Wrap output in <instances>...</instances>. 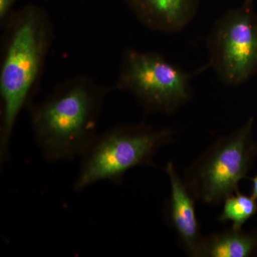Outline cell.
<instances>
[{
  "instance_id": "obj_1",
  "label": "cell",
  "mask_w": 257,
  "mask_h": 257,
  "mask_svg": "<svg viewBox=\"0 0 257 257\" xmlns=\"http://www.w3.org/2000/svg\"><path fill=\"white\" fill-rule=\"evenodd\" d=\"M0 64V162L10 158L12 136L19 115L32 104L53 41L52 22L43 8L28 5L4 22Z\"/></svg>"
},
{
  "instance_id": "obj_2",
  "label": "cell",
  "mask_w": 257,
  "mask_h": 257,
  "mask_svg": "<svg viewBox=\"0 0 257 257\" xmlns=\"http://www.w3.org/2000/svg\"><path fill=\"white\" fill-rule=\"evenodd\" d=\"M109 88L86 76L60 83L38 104H31L35 141L47 162L80 158L97 135Z\"/></svg>"
},
{
  "instance_id": "obj_3",
  "label": "cell",
  "mask_w": 257,
  "mask_h": 257,
  "mask_svg": "<svg viewBox=\"0 0 257 257\" xmlns=\"http://www.w3.org/2000/svg\"><path fill=\"white\" fill-rule=\"evenodd\" d=\"M172 141L171 128H155L146 123L116 125L97 134L80 157L73 189L80 192L102 181L120 184L128 170L155 166L157 152Z\"/></svg>"
},
{
  "instance_id": "obj_4",
  "label": "cell",
  "mask_w": 257,
  "mask_h": 257,
  "mask_svg": "<svg viewBox=\"0 0 257 257\" xmlns=\"http://www.w3.org/2000/svg\"><path fill=\"white\" fill-rule=\"evenodd\" d=\"M252 119L218 139L186 170L184 181L196 200L218 204L239 191L257 152Z\"/></svg>"
},
{
  "instance_id": "obj_5",
  "label": "cell",
  "mask_w": 257,
  "mask_h": 257,
  "mask_svg": "<svg viewBox=\"0 0 257 257\" xmlns=\"http://www.w3.org/2000/svg\"><path fill=\"white\" fill-rule=\"evenodd\" d=\"M192 77L157 52L127 49L116 88L133 94L147 111L170 114L192 98Z\"/></svg>"
},
{
  "instance_id": "obj_6",
  "label": "cell",
  "mask_w": 257,
  "mask_h": 257,
  "mask_svg": "<svg viewBox=\"0 0 257 257\" xmlns=\"http://www.w3.org/2000/svg\"><path fill=\"white\" fill-rule=\"evenodd\" d=\"M251 2L224 13L208 37L209 66L228 85L242 84L257 72V16Z\"/></svg>"
},
{
  "instance_id": "obj_7",
  "label": "cell",
  "mask_w": 257,
  "mask_h": 257,
  "mask_svg": "<svg viewBox=\"0 0 257 257\" xmlns=\"http://www.w3.org/2000/svg\"><path fill=\"white\" fill-rule=\"evenodd\" d=\"M166 173L170 182V194L165 203L166 221L177 232L181 244L192 256L199 257L204 237L196 214L195 198L184 179H181L173 162H168Z\"/></svg>"
},
{
  "instance_id": "obj_8",
  "label": "cell",
  "mask_w": 257,
  "mask_h": 257,
  "mask_svg": "<svg viewBox=\"0 0 257 257\" xmlns=\"http://www.w3.org/2000/svg\"><path fill=\"white\" fill-rule=\"evenodd\" d=\"M200 0H126L143 25L162 33L183 30L195 17Z\"/></svg>"
},
{
  "instance_id": "obj_9",
  "label": "cell",
  "mask_w": 257,
  "mask_h": 257,
  "mask_svg": "<svg viewBox=\"0 0 257 257\" xmlns=\"http://www.w3.org/2000/svg\"><path fill=\"white\" fill-rule=\"evenodd\" d=\"M256 250V234L231 227L204 237L200 256L247 257Z\"/></svg>"
},
{
  "instance_id": "obj_10",
  "label": "cell",
  "mask_w": 257,
  "mask_h": 257,
  "mask_svg": "<svg viewBox=\"0 0 257 257\" xmlns=\"http://www.w3.org/2000/svg\"><path fill=\"white\" fill-rule=\"evenodd\" d=\"M223 203L222 211L218 220L221 222L231 221L234 229H241L243 225L257 212L256 199L239 191L226 197Z\"/></svg>"
},
{
  "instance_id": "obj_11",
  "label": "cell",
  "mask_w": 257,
  "mask_h": 257,
  "mask_svg": "<svg viewBox=\"0 0 257 257\" xmlns=\"http://www.w3.org/2000/svg\"><path fill=\"white\" fill-rule=\"evenodd\" d=\"M18 0H0V21L4 23L10 14L13 13V8Z\"/></svg>"
},
{
  "instance_id": "obj_12",
  "label": "cell",
  "mask_w": 257,
  "mask_h": 257,
  "mask_svg": "<svg viewBox=\"0 0 257 257\" xmlns=\"http://www.w3.org/2000/svg\"><path fill=\"white\" fill-rule=\"evenodd\" d=\"M252 182V194L251 196L257 200V175L251 179Z\"/></svg>"
}]
</instances>
